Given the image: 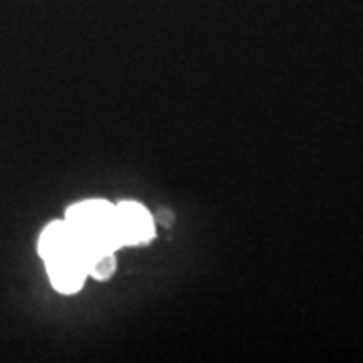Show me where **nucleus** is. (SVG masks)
Returning a JSON list of instances; mask_svg holds the SVG:
<instances>
[{"label": "nucleus", "instance_id": "obj_1", "mask_svg": "<svg viewBox=\"0 0 363 363\" xmlns=\"http://www.w3.org/2000/svg\"><path fill=\"white\" fill-rule=\"evenodd\" d=\"M52 286L59 293H75L87 277V260L77 252H63L45 259Z\"/></svg>", "mask_w": 363, "mask_h": 363}, {"label": "nucleus", "instance_id": "obj_2", "mask_svg": "<svg viewBox=\"0 0 363 363\" xmlns=\"http://www.w3.org/2000/svg\"><path fill=\"white\" fill-rule=\"evenodd\" d=\"M116 212L123 245H143L154 238V222L145 208L135 202H121Z\"/></svg>", "mask_w": 363, "mask_h": 363}, {"label": "nucleus", "instance_id": "obj_3", "mask_svg": "<svg viewBox=\"0 0 363 363\" xmlns=\"http://www.w3.org/2000/svg\"><path fill=\"white\" fill-rule=\"evenodd\" d=\"M113 271H116L113 252H101V255L93 257L89 262V269H87V272L93 274L95 279H109Z\"/></svg>", "mask_w": 363, "mask_h": 363}]
</instances>
